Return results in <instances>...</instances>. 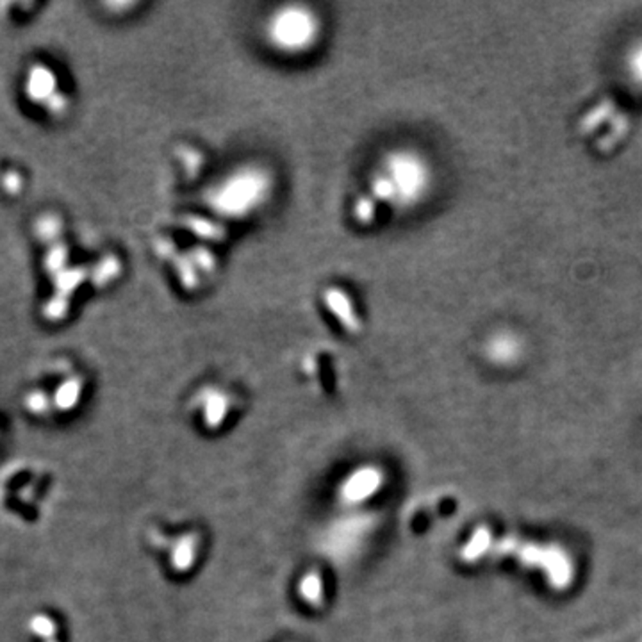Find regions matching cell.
<instances>
[{
    "label": "cell",
    "instance_id": "cell-1",
    "mask_svg": "<svg viewBox=\"0 0 642 642\" xmlns=\"http://www.w3.org/2000/svg\"><path fill=\"white\" fill-rule=\"evenodd\" d=\"M432 181L427 160L407 148L388 152L370 176L372 202L391 209H411L428 193Z\"/></svg>",
    "mask_w": 642,
    "mask_h": 642
},
{
    "label": "cell",
    "instance_id": "cell-2",
    "mask_svg": "<svg viewBox=\"0 0 642 642\" xmlns=\"http://www.w3.org/2000/svg\"><path fill=\"white\" fill-rule=\"evenodd\" d=\"M271 195L270 174L245 165L223 176L207 195L209 207L229 220H247L259 213Z\"/></svg>",
    "mask_w": 642,
    "mask_h": 642
},
{
    "label": "cell",
    "instance_id": "cell-3",
    "mask_svg": "<svg viewBox=\"0 0 642 642\" xmlns=\"http://www.w3.org/2000/svg\"><path fill=\"white\" fill-rule=\"evenodd\" d=\"M262 35L273 52L298 58L316 49L324 35V22L307 4H282L268 15Z\"/></svg>",
    "mask_w": 642,
    "mask_h": 642
},
{
    "label": "cell",
    "instance_id": "cell-4",
    "mask_svg": "<svg viewBox=\"0 0 642 642\" xmlns=\"http://www.w3.org/2000/svg\"><path fill=\"white\" fill-rule=\"evenodd\" d=\"M377 486H379L377 473H373V469H361L347 482L345 498L350 502H363L364 498L373 495Z\"/></svg>",
    "mask_w": 642,
    "mask_h": 642
},
{
    "label": "cell",
    "instance_id": "cell-5",
    "mask_svg": "<svg viewBox=\"0 0 642 642\" xmlns=\"http://www.w3.org/2000/svg\"><path fill=\"white\" fill-rule=\"evenodd\" d=\"M489 356H491V359H495V361H498L500 364H504V363H513L516 357H518V354H520V343H518V340L514 338V336H511V334H498V336H495L493 340H491V343H489Z\"/></svg>",
    "mask_w": 642,
    "mask_h": 642
},
{
    "label": "cell",
    "instance_id": "cell-6",
    "mask_svg": "<svg viewBox=\"0 0 642 642\" xmlns=\"http://www.w3.org/2000/svg\"><path fill=\"white\" fill-rule=\"evenodd\" d=\"M631 72L642 82V47H638L631 56Z\"/></svg>",
    "mask_w": 642,
    "mask_h": 642
}]
</instances>
